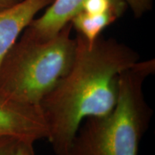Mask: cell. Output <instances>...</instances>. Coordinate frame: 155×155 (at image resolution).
<instances>
[{
    "label": "cell",
    "mask_w": 155,
    "mask_h": 155,
    "mask_svg": "<svg viewBox=\"0 0 155 155\" xmlns=\"http://www.w3.org/2000/svg\"><path fill=\"white\" fill-rule=\"evenodd\" d=\"M75 38L72 65L39 105L55 155H69L84 120L113 109L120 74L139 61L134 50L114 38L101 35L92 43L79 35Z\"/></svg>",
    "instance_id": "obj_1"
},
{
    "label": "cell",
    "mask_w": 155,
    "mask_h": 155,
    "mask_svg": "<svg viewBox=\"0 0 155 155\" xmlns=\"http://www.w3.org/2000/svg\"><path fill=\"white\" fill-rule=\"evenodd\" d=\"M34 143L32 141L20 140L13 155H35Z\"/></svg>",
    "instance_id": "obj_10"
},
{
    "label": "cell",
    "mask_w": 155,
    "mask_h": 155,
    "mask_svg": "<svg viewBox=\"0 0 155 155\" xmlns=\"http://www.w3.org/2000/svg\"><path fill=\"white\" fill-rule=\"evenodd\" d=\"M136 18H140L152 9L154 0H124Z\"/></svg>",
    "instance_id": "obj_8"
},
{
    "label": "cell",
    "mask_w": 155,
    "mask_h": 155,
    "mask_svg": "<svg viewBox=\"0 0 155 155\" xmlns=\"http://www.w3.org/2000/svg\"><path fill=\"white\" fill-rule=\"evenodd\" d=\"M48 130L39 106L22 104L0 95V137L33 142L47 139Z\"/></svg>",
    "instance_id": "obj_4"
},
{
    "label": "cell",
    "mask_w": 155,
    "mask_h": 155,
    "mask_svg": "<svg viewBox=\"0 0 155 155\" xmlns=\"http://www.w3.org/2000/svg\"><path fill=\"white\" fill-rule=\"evenodd\" d=\"M86 0H53L45 12L33 19L23 32L36 40L55 37L80 12Z\"/></svg>",
    "instance_id": "obj_6"
},
{
    "label": "cell",
    "mask_w": 155,
    "mask_h": 155,
    "mask_svg": "<svg viewBox=\"0 0 155 155\" xmlns=\"http://www.w3.org/2000/svg\"><path fill=\"white\" fill-rule=\"evenodd\" d=\"M53 0H20L0 11V65L38 12Z\"/></svg>",
    "instance_id": "obj_5"
},
{
    "label": "cell",
    "mask_w": 155,
    "mask_h": 155,
    "mask_svg": "<svg viewBox=\"0 0 155 155\" xmlns=\"http://www.w3.org/2000/svg\"><path fill=\"white\" fill-rule=\"evenodd\" d=\"M71 23L48 40L23 32L0 65V95L39 106L72 65L76 48Z\"/></svg>",
    "instance_id": "obj_3"
},
{
    "label": "cell",
    "mask_w": 155,
    "mask_h": 155,
    "mask_svg": "<svg viewBox=\"0 0 155 155\" xmlns=\"http://www.w3.org/2000/svg\"><path fill=\"white\" fill-rule=\"evenodd\" d=\"M119 17L112 13L92 15L79 12L71 20L72 28L77 32V35L83 37L90 43L94 42L101 35L104 29L111 25Z\"/></svg>",
    "instance_id": "obj_7"
},
{
    "label": "cell",
    "mask_w": 155,
    "mask_h": 155,
    "mask_svg": "<svg viewBox=\"0 0 155 155\" xmlns=\"http://www.w3.org/2000/svg\"><path fill=\"white\" fill-rule=\"evenodd\" d=\"M20 0H0V11L15 5Z\"/></svg>",
    "instance_id": "obj_11"
},
{
    "label": "cell",
    "mask_w": 155,
    "mask_h": 155,
    "mask_svg": "<svg viewBox=\"0 0 155 155\" xmlns=\"http://www.w3.org/2000/svg\"><path fill=\"white\" fill-rule=\"evenodd\" d=\"M154 72V59L139 61L122 71L114 108L106 115L83 121L69 155H138L153 114L143 86Z\"/></svg>",
    "instance_id": "obj_2"
},
{
    "label": "cell",
    "mask_w": 155,
    "mask_h": 155,
    "mask_svg": "<svg viewBox=\"0 0 155 155\" xmlns=\"http://www.w3.org/2000/svg\"><path fill=\"white\" fill-rule=\"evenodd\" d=\"M20 140L13 137H0V155H13Z\"/></svg>",
    "instance_id": "obj_9"
}]
</instances>
